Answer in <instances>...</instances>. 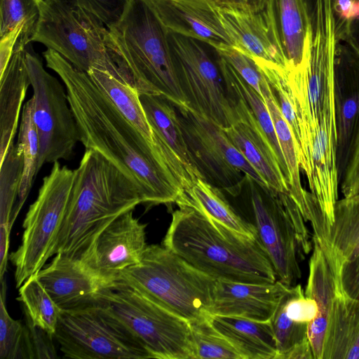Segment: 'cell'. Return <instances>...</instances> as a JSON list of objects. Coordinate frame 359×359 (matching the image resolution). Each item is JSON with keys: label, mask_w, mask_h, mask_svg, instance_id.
<instances>
[{"label": "cell", "mask_w": 359, "mask_h": 359, "mask_svg": "<svg viewBox=\"0 0 359 359\" xmlns=\"http://www.w3.org/2000/svg\"><path fill=\"white\" fill-rule=\"evenodd\" d=\"M43 55L46 66L65 84L79 142L86 149L99 152L128 175L138 187L142 203H175L181 194L172 184L155 145L121 114L87 72L52 49Z\"/></svg>", "instance_id": "cell-1"}, {"label": "cell", "mask_w": 359, "mask_h": 359, "mask_svg": "<svg viewBox=\"0 0 359 359\" xmlns=\"http://www.w3.org/2000/svg\"><path fill=\"white\" fill-rule=\"evenodd\" d=\"M335 48L332 37L316 36L311 42L308 61L286 72L297 119L300 168L306 176L310 192L330 220L333 218L339 189L334 94Z\"/></svg>", "instance_id": "cell-2"}, {"label": "cell", "mask_w": 359, "mask_h": 359, "mask_svg": "<svg viewBox=\"0 0 359 359\" xmlns=\"http://www.w3.org/2000/svg\"><path fill=\"white\" fill-rule=\"evenodd\" d=\"M178 207L163 246L216 280L254 284L277 280L258 238L239 233L193 207Z\"/></svg>", "instance_id": "cell-3"}, {"label": "cell", "mask_w": 359, "mask_h": 359, "mask_svg": "<svg viewBox=\"0 0 359 359\" xmlns=\"http://www.w3.org/2000/svg\"><path fill=\"white\" fill-rule=\"evenodd\" d=\"M142 203L134 182L99 152L86 149L75 169L67 213L53 252L86 263L102 231Z\"/></svg>", "instance_id": "cell-4"}, {"label": "cell", "mask_w": 359, "mask_h": 359, "mask_svg": "<svg viewBox=\"0 0 359 359\" xmlns=\"http://www.w3.org/2000/svg\"><path fill=\"white\" fill-rule=\"evenodd\" d=\"M107 46L126 81L139 94L188 104L163 25L149 0H127L119 20L108 27Z\"/></svg>", "instance_id": "cell-5"}, {"label": "cell", "mask_w": 359, "mask_h": 359, "mask_svg": "<svg viewBox=\"0 0 359 359\" xmlns=\"http://www.w3.org/2000/svg\"><path fill=\"white\" fill-rule=\"evenodd\" d=\"M246 182L244 207L238 212L255 229L277 280L294 286L302 276L301 262L313 249L306 222L288 193Z\"/></svg>", "instance_id": "cell-6"}, {"label": "cell", "mask_w": 359, "mask_h": 359, "mask_svg": "<svg viewBox=\"0 0 359 359\" xmlns=\"http://www.w3.org/2000/svg\"><path fill=\"white\" fill-rule=\"evenodd\" d=\"M117 279L189 321L210 314L217 281L158 245H147L140 263L123 271Z\"/></svg>", "instance_id": "cell-7"}, {"label": "cell", "mask_w": 359, "mask_h": 359, "mask_svg": "<svg viewBox=\"0 0 359 359\" xmlns=\"http://www.w3.org/2000/svg\"><path fill=\"white\" fill-rule=\"evenodd\" d=\"M108 27L76 0H43L30 42H39L77 69L107 72L128 84L107 43Z\"/></svg>", "instance_id": "cell-8"}, {"label": "cell", "mask_w": 359, "mask_h": 359, "mask_svg": "<svg viewBox=\"0 0 359 359\" xmlns=\"http://www.w3.org/2000/svg\"><path fill=\"white\" fill-rule=\"evenodd\" d=\"M97 299L133 332L152 358L196 359L189 321L135 287L117 279L104 288Z\"/></svg>", "instance_id": "cell-9"}, {"label": "cell", "mask_w": 359, "mask_h": 359, "mask_svg": "<svg viewBox=\"0 0 359 359\" xmlns=\"http://www.w3.org/2000/svg\"><path fill=\"white\" fill-rule=\"evenodd\" d=\"M74 175L75 170L56 161L53 163L50 173L43 178L37 197L29 206L23 222L21 244L9 255L15 267L17 287L39 271L53 256Z\"/></svg>", "instance_id": "cell-10"}, {"label": "cell", "mask_w": 359, "mask_h": 359, "mask_svg": "<svg viewBox=\"0 0 359 359\" xmlns=\"http://www.w3.org/2000/svg\"><path fill=\"white\" fill-rule=\"evenodd\" d=\"M53 336L65 358H152L140 340L97 298L81 307L62 311Z\"/></svg>", "instance_id": "cell-11"}, {"label": "cell", "mask_w": 359, "mask_h": 359, "mask_svg": "<svg viewBox=\"0 0 359 359\" xmlns=\"http://www.w3.org/2000/svg\"><path fill=\"white\" fill-rule=\"evenodd\" d=\"M175 107L189 148L207 182L233 197L242 193L247 179L270 188L221 127L189 104Z\"/></svg>", "instance_id": "cell-12"}, {"label": "cell", "mask_w": 359, "mask_h": 359, "mask_svg": "<svg viewBox=\"0 0 359 359\" xmlns=\"http://www.w3.org/2000/svg\"><path fill=\"white\" fill-rule=\"evenodd\" d=\"M25 61L33 90L34 120L39 143L38 169L45 163L68 160L79 142L77 123L67 91L43 67L32 48H25Z\"/></svg>", "instance_id": "cell-13"}, {"label": "cell", "mask_w": 359, "mask_h": 359, "mask_svg": "<svg viewBox=\"0 0 359 359\" xmlns=\"http://www.w3.org/2000/svg\"><path fill=\"white\" fill-rule=\"evenodd\" d=\"M175 68L188 104L222 128L238 120L217 64L201 41L168 31Z\"/></svg>", "instance_id": "cell-14"}, {"label": "cell", "mask_w": 359, "mask_h": 359, "mask_svg": "<svg viewBox=\"0 0 359 359\" xmlns=\"http://www.w3.org/2000/svg\"><path fill=\"white\" fill-rule=\"evenodd\" d=\"M154 142L173 185L182 194L205 180L186 141L176 107L161 95L140 94Z\"/></svg>", "instance_id": "cell-15"}, {"label": "cell", "mask_w": 359, "mask_h": 359, "mask_svg": "<svg viewBox=\"0 0 359 359\" xmlns=\"http://www.w3.org/2000/svg\"><path fill=\"white\" fill-rule=\"evenodd\" d=\"M146 226L133 210L123 213L100 234L86 264L112 283L123 271L140 263L147 247Z\"/></svg>", "instance_id": "cell-16"}, {"label": "cell", "mask_w": 359, "mask_h": 359, "mask_svg": "<svg viewBox=\"0 0 359 359\" xmlns=\"http://www.w3.org/2000/svg\"><path fill=\"white\" fill-rule=\"evenodd\" d=\"M215 8L236 48L252 58L290 68L280 39L273 0L257 12Z\"/></svg>", "instance_id": "cell-17"}, {"label": "cell", "mask_w": 359, "mask_h": 359, "mask_svg": "<svg viewBox=\"0 0 359 359\" xmlns=\"http://www.w3.org/2000/svg\"><path fill=\"white\" fill-rule=\"evenodd\" d=\"M334 94L337 130V167L340 180L359 128V55L337 41L334 64Z\"/></svg>", "instance_id": "cell-18"}, {"label": "cell", "mask_w": 359, "mask_h": 359, "mask_svg": "<svg viewBox=\"0 0 359 359\" xmlns=\"http://www.w3.org/2000/svg\"><path fill=\"white\" fill-rule=\"evenodd\" d=\"M226 91L233 101L238 120L222 129L271 189L288 193V185L278 160L249 104L237 93L229 89Z\"/></svg>", "instance_id": "cell-19"}, {"label": "cell", "mask_w": 359, "mask_h": 359, "mask_svg": "<svg viewBox=\"0 0 359 359\" xmlns=\"http://www.w3.org/2000/svg\"><path fill=\"white\" fill-rule=\"evenodd\" d=\"M163 25L172 32L223 50L235 44L212 5L205 0H149Z\"/></svg>", "instance_id": "cell-20"}, {"label": "cell", "mask_w": 359, "mask_h": 359, "mask_svg": "<svg viewBox=\"0 0 359 359\" xmlns=\"http://www.w3.org/2000/svg\"><path fill=\"white\" fill-rule=\"evenodd\" d=\"M38 279L62 311L95 301L110 283L81 261L57 253L36 273Z\"/></svg>", "instance_id": "cell-21"}, {"label": "cell", "mask_w": 359, "mask_h": 359, "mask_svg": "<svg viewBox=\"0 0 359 359\" xmlns=\"http://www.w3.org/2000/svg\"><path fill=\"white\" fill-rule=\"evenodd\" d=\"M313 252L304 294L316 302L317 317L307 324V336L314 359H323L324 344L337 289L341 262L330 250L313 237Z\"/></svg>", "instance_id": "cell-22"}, {"label": "cell", "mask_w": 359, "mask_h": 359, "mask_svg": "<svg viewBox=\"0 0 359 359\" xmlns=\"http://www.w3.org/2000/svg\"><path fill=\"white\" fill-rule=\"evenodd\" d=\"M289 288L279 280L254 284L217 280L210 313L270 320Z\"/></svg>", "instance_id": "cell-23"}, {"label": "cell", "mask_w": 359, "mask_h": 359, "mask_svg": "<svg viewBox=\"0 0 359 359\" xmlns=\"http://www.w3.org/2000/svg\"><path fill=\"white\" fill-rule=\"evenodd\" d=\"M29 85L25 49L15 50L0 75V162L14 144L22 102Z\"/></svg>", "instance_id": "cell-24"}, {"label": "cell", "mask_w": 359, "mask_h": 359, "mask_svg": "<svg viewBox=\"0 0 359 359\" xmlns=\"http://www.w3.org/2000/svg\"><path fill=\"white\" fill-rule=\"evenodd\" d=\"M208 319L243 359H276V341L270 320L210 313Z\"/></svg>", "instance_id": "cell-25"}, {"label": "cell", "mask_w": 359, "mask_h": 359, "mask_svg": "<svg viewBox=\"0 0 359 359\" xmlns=\"http://www.w3.org/2000/svg\"><path fill=\"white\" fill-rule=\"evenodd\" d=\"M323 359H359V300L339 283L330 313Z\"/></svg>", "instance_id": "cell-26"}, {"label": "cell", "mask_w": 359, "mask_h": 359, "mask_svg": "<svg viewBox=\"0 0 359 359\" xmlns=\"http://www.w3.org/2000/svg\"><path fill=\"white\" fill-rule=\"evenodd\" d=\"M285 54L290 68L302 66L309 57L311 19L304 0H273Z\"/></svg>", "instance_id": "cell-27"}, {"label": "cell", "mask_w": 359, "mask_h": 359, "mask_svg": "<svg viewBox=\"0 0 359 359\" xmlns=\"http://www.w3.org/2000/svg\"><path fill=\"white\" fill-rule=\"evenodd\" d=\"M261 91L270 112L278 144L288 170V194L298 205L306 222H309L312 194L304 189L302 185L301 168L294 138L280 111L276 95L264 75L261 83Z\"/></svg>", "instance_id": "cell-28"}, {"label": "cell", "mask_w": 359, "mask_h": 359, "mask_svg": "<svg viewBox=\"0 0 359 359\" xmlns=\"http://www.w3.org/2000/svg\"><path fill=\"white\" fill-rule=\"evenodd\" d=\"M175 203L193 207L239 233L257 238L253 226L228 201L221 189L205 180H198Z\"/></svg>", "instance_id": "cell-29"}, {"label": "cell", "mask_w": 359, "mask_h": 359, "mask_svg": "<svg viewBox=\"0 0 359 359\" xmlns=\"http://www.w3.org/2000/svg\"><path fill=\"white\" fill-rule=\"evenodd\" d=\"M323 240L341 264L359 254V193L337 200Z\"/></svg>", "instance_id": "cell-30"}, {"label": "cell", "mask_w": 359, "mask_h": 359, "mask_svg": "<svg viewBox=\"0 0 359 359\" xmlns=\"http://www.w3.org/2000/svg\"><path fill=\"white\" fill-rule=\"evenodd\" d=\"M88 74L121 114L154 144L153 132L137 90L107 72L92 69Z\"/></svg>", "instance_id": "cell-31"}, {"label": "cell", "mask_w": 359, "mask_h": 359, "mask_svg": "<svg viewBox=\"0 0 359 359\" xmlns=\"http://www.w3.org/2000/svg\"><path fill=\"white\" fill-rule=\"evenodd\" d=\"M34 97H32L23 106L17 145L23 156V171L20 185L18 201L11 219L12 226L22 209L39 172L40 143L37 128L34 120Z\"/></svg>", "instance_id": "cell-32"}, {"label": "cell", "mask_w": 359, "mask_h": 359, "mask_svg": "<svg viewBox=\"0 0 359 359\" xmlns=\"http://www.w3.org/2000/svg\"><path fill=\"white\" fill-rule=\"evenodd\" d=\"M18 299L34 324L54 335L62 310L55 304L36 274L19 287Z\"/></svg>", "instance_id": "cell-33"}, {"label": "cell", "mask_w": 359, "mask_h": 359, "mask_svg": "<svg viewBox=\"0 0 359 359\" xmlns=\"http://www.w3.org/2000/svg\"><path fill=\"white\" fill-rule=\"evenodd\" d=\"M43 0H1L0 37L17 27L22 28L14 52L30 43Z\"/></svg>", "instance_id": "cell-34"}, {"label": "cell", "mask_w": 359, "mask_h": 359, "mask_svg": "<svg viewBox=\"0 0 359 359\" xmlns=\"http://www.w3.org/2000/svg\"><path fill=\"white\" fill-rule=\"evenodd\" d=\"M0 168V228L11 232L12 212L23 171V156L17 144L11 146Z\"/></svg>", "instance_id": "cell-35"}, {"label": "cell", "mask_w": 359, "mask_h": 359, "mask_svg": "<svg viewBox=\"0 0 359 359\" xmlns=\"http://www.w3.org/2000/svg\"><path fill=\"white\" fill-rule=\"evenodd\" d=\"M208 316L189 321L196 348V359H243L230 342L212 325Z\"/></svg>", "instance_id": "cell-36"}, {"label": "cell", "mask_w": 359, "mask_h": 359, "mask_svg": "<svg viewBox=\"0 0 359 359\" xmlns=\"http://www.w3.org/2000/svg\"><path fill=\"white\" fill-rule=\"evenodd\" d=\"M0 358L29 359L25 325L9 315L6 306V285L1 281Z\"/></svg>", "instance_id": "cell-37"}, {"label": "cell", "mask_w": 359, "mask_h": 359, "mask_svg": "<svg viewBox=\"0 0 359 359\" xmlns=\"http://www.w3.org/2000/svg\"><path fill=\"white\" fill-rule=\"evenodd\" d=\"M291 287L282 297L270 320L276 341V359H286L292 350L309 340L307 323L295 322L289 318L285 313V304Z\"/></svg>", "instance_id": "cell-38"}, {"label": "cell", "mask_w": 359, "mask_h": 359, "mask_svg": "<svg viewBox=\"0 0 359 359\" xmlns=\"http://www.w3.org/2000/svg\"><path fill=\"white\" fill-rule=\"evenodd\" d=\"M216 53L224 57L241 76L262 97L261 83L264 75L249 55L234 46L216 51Z\"/></svg>", "instance_id": "cell-39"}, {"label": "cell", "mask_w": 359, "mask_h": 359, "mask_svg": "<svg viewBox=\"0 0 359 359\" xmlns=\"http://www.w3.org/2000/svg\"><path fill=\"white\" fill-rule=\"evenodd\" d=\"M25 316L29 359L57 358L53 343L54 336L34 324L27 313H25Z\"/></svg>", "instance_id": "cell-40"}, {"label": "cell", "mask_w": 359, "mask_h": 359, "mask_svg": "<svg viewBox=\"0 0 359 359\" xmlns=\"http://www.w3.org/2000/svg\"><path fill=\"white\" fill-rule=\"evenodd\" d=\"M285 310L289 318L302 323H309L318 314L316 302L312 298L305 296L300 284L291 287Z\"/></svg>", "instance_id": "cell-41"}, {"label": "cell", "mask_w": 359, "mask_h": 359, "mask_svg": "<svg viewBox=\"0 0 359 359\" xmlns=\"http://www.w3.org/2000/svg\"><path fill=\"white\" fill-rule=\"evenodd\" d=\"M83 8L97 16L109 27L116 23L126 7L127 0H76Z\"/></svg>", "instance_id": "cell-42"}, {"label": "cell", "mask_w": 359, "mask_h": 359, "mask_svg": "<svg viewBox=\"0 0 359 359\" xmlns=\"http://www.w3.org/2000/svg\"><path fill=\"white\" fill-rule=\"evenodd\" d=\"M344 197L359 193V128L355 136L347 165L339 182Z\"/></svg>", "instance_id": "cell-43"}, {"label": "cell", "mask_w": 359, "mask_h": 359, "mask_svg": "<svg viewBox=\"0 0 359 359\" xmlns=\"http://www.w3.org/2000/svg\"><path fill=\"white\" fill-rule=\"evenodd\" d=\"M339 278L345 293L350 297L359 300V254L342 262Z\"/></svg>", "instance_id": "cell-44"}, {"label": "cell", "mask_w": 359, "mask_h": 359, "mask_svg": "<svg viewBox=\"0 0 359 359\" xmlns=\"http://www.w3.org/2000/svg\"><path fill=\"white\" fill-rule=\"evenodd\" d=\"M339 41L346 43L359 55V0H354L351 17L346 22Z\"/></svg>", "instance_id": "cell-45"}, {"label": "cell", "mask_w": 359, "mask_h": 359, "mask_svg": "<svg viewBox=\"0 0 359 359\" xmlns=\"http://www.w3.org/2000/svg\"><path fill=\"white\" fill-rule=\"evenodd\" d=\"M334 19L335 34L339 41L346 22L351 17L354 0H331Z\"/></svg>", "instance_id": "cell-46"}, {"label": "cell", "mask_w": 359, "mask_h": 359, "mask_svg": "<svg viewBox=\"0 0 359 359\" xmlns=\"http://www.w3.org/2000/svg\"><path fill=\"white\" fill-rule=\"evenodd\" d=\"M217 8L239 10L245 12H257L262 10L269 0H205Z\"/></svg>", "instance_id": "cell-47"}, {"label": "cell", "mask_w": 359, "mask_h": 359, "mask_svg": "<svg viewBox=\"0 0 359 359\" xmlns=\"http://www.w3.org/2000/svg\"><path fill=\"white\" fill-rule=\"evenodd\" d=\"M22 32L21 27H17L0 37V75L8 66L14 53L17 41Z\"/></svg>", "instance_id": "cell-48"}, {"label": "cell", "mask_w": 359, "mask_h": 359, "mask_svg": "<svg viewBox=\"0 0 359 359\" xmlns=\"http://www.w3.org/2000/svg\"><path fill=\"white\" fill-rule=\"evenodd\" d=\"M307 7L311 19L316 8V0H304Z\"/></svg>", "instance_id": "cell-49"}]
</instances>
